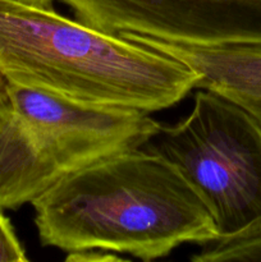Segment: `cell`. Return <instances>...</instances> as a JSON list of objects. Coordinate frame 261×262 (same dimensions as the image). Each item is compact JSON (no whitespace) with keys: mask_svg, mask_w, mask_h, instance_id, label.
<instances>
[{"mask_svg":"<svg viewBox=\"0 0 261 262\" xmlns=\"http://www.w3.org/2000/svg\"><path fill=\"white\" fill-rule=\"evenodd\" d=\"M41 245L101 250L143 261L217 239L211 214L178 169L132 148L73 171L32 202Z\"/></svg>","mask_w":261,"mask_h":262,"instance_id":"1","label":"cell"},{"mask_svg":"<svg viewBox=\"0 0 261 262\" xmlns=\"http://www.w3.org/2000/svg\"><path fill=\"white\" fill-rule=\"evenodd\" d=\"M0 72L82 104L145 113L174 106L199 82L155 49L15 0H0Z\"/></svg>","mask_w":261,"mask_h":262,"instance_id":"2","label":"cell"},{"mask_svg":"<svg viewBox=\"0 0 261 262\" xmlns=\"http://www.w3.org/2000/svg\"><path fill=\"white\" fill-rule=\"evenodd\" d=\"M159 127L148 113L82 104L0 72V210L32 204L68 174L141 147Z\"/></svg>","mask_w":261,"mask_h":262,"instance_id":"3","label":"cell"},{"mask_svg":"<svg viewBox=\"0 0 261 262\" xmlns=\"http://www.w3.org/2000/svg\"><path fill=\"white\" fill-rule=\"evenodd\" d=\"M173 164L211 214L219 237L261 219V125L207 90L188 117L159 129L141 146Z\"/></svg>","mask_w":261,"mask_h":262,"instance_id":"4","label":"cell"},{"mask_svg":"<svg viewBox=\"0 0 261 262\" xmlns=\"http://www.w3.org/2000/svg\"><path fill=\"white\" fill-rule=\"evenodd\" d=\"M83 25L118 35L215 45L261 42V0H61Z\"/></svg>","mask_w":261,"mask_h":262,"instance_id":"5","label":"cell"},{"mask_svg":"<svg viewBox=\"0 0 261 262\" xmlns=\"http://www.w3.org/2000/svg\"><path fill=\"white\" fill-rule=\"evenodd\" d=\"M118 35L183 63L199 76L197 89L229 100L261 125V42L193 45L132 32Z\"/></svg>","mask_w":261,"mask_h":262,"instance_id":"6","label":"cell"},{"mask_svg":"<svg viewBox=\"0 0 261 262\" xmlns=\"http://www.w3.org/2000/svg\"><path fill=\"white\" fill-rule=\"evenodd\" d=\"M194 262H261V228H247L230 237H219L202 245L192 256Z\"/></svg>","mask_w":261,"mask_h":262,"instance_id":"7","label":"cell"},{"mask_svg":"<svg viewBox=\"0 0 261 262\" xmlns=\"http://www.w3.org/2000/svg\"><path fill=\"white\" fill-rule=\"evenodd\" d=\"M22 245L15 235L9 219L0 211V262H27Z\"/></svg>","mask_w":261,"mask_h":262,"instance_id":"8","label":"cell"},{"mask_svg":"<svg viewBox=\"0 0 261 262\" xmlns=\"http://www.w3.org/2000/svg\"><path fill=\"white\" fill-rule=\"evenodd\" d=\"M67 261L74 262H105V261H127L125 258L119 257L114 252H107L101 250H87L78 251V252L68 253Z\"/></svg>","mask_w":261,"mask_h":262,"instance_id":"9","label":"cell"},{"mask_svg":"<svg viewBox=\"0 0 261 262\" xmlns=\"http://www.w3.org/2000/svg\"><path fill=\"white\" fill-rule=\"evenodd\" d=\"M15 2L25 3V4L35 5V7L41 8H51V4H53V0H15Z\"/></svg>","mask_w":261,"mask_h":262,"instance_id":"10","label":"cell"},{"mask_svg":"<svg viewBox=\"0 0 261 262\" xmlns=\"http://www.w3.org/2000/svg\"><path fill=\"white\" fill-rule=\"evenodd\" d=\"M248 228H261V219H258L257 222H255L252 225H250ZM246 229H247V228H246Z\"/></svg>","mask_w":261,"mask_h":262,"instance_id":"11","label":"cell"}]
</instances>
